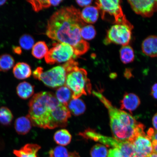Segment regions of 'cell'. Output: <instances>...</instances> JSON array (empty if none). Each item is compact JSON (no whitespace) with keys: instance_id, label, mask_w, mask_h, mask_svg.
I'll use <instances>...</instances> for the list:
<instances>
[{"instance_id":"obj_1","label":"cell","mask_w":157,"mask_h":157,"mask_svg":"<svg viewBox=\"0 0 157 157\" xmlns=\"http://www.w3.org/2000/svg\"><path fill=\"white\" fill-rule=\"evenodd\" d=\"M27 115L33 125L44 129L66 127L71 117L67 106L59 102L51 92L35 94L29 101Z\"/></svg>"},{"instance_id":"obj_2","label":"cell","mask_w":157,"mask_h":157,"mask_svg":"<svg viewBox=\"0 0 157 157\" xmlns=\"http://www.w3.org/2000/svg\"><path fill=\"white\" fill-rule=\"evenodd\" d=\"M86 25L80 10L71 6L58 10L50 17L46 34L49 38L69 44L74 50L85 41L82 38L80 31Z\"/></svg>"},{"instance_id":"obj_3","label":"cell","mask_w":157,"mask_h":157,"mask_svg":"<svg viewBox=\"0 0 157 157\" xmlns=\"http://www.w3.org/2000/svg\"><path fill=\"white\" fill-rule=\"evenodd\" d=\"M93 93L108 110L111 131L115 139L130 142L137 135L144 132V125L137 122L132 116L114 107L100 92L93 91Z\"/></svg>"},{"instance_id":"obj_4","label":"cell","mask_w":157,"mask_h":157,"mask_svg":"<svg viewBox=\"0 0 157 157\" xmlns=\"http://www.w3.org/2000/svg\"><path fill=\"white\" fill-rule=\"evenodd\" d=\"M78 64L73 59L63 64L66 71L64 85L71 91L72 99H78L82 95L91 93V84L88 78L87 72L78 67Z\"/></svg>"},{"instance_id":"obj_5","label":"cell","mask_w":157,"mask_h":157,"mask_svg":"<svg viewBox=\"0 0 157 157\" xmlns=\"http://www.w3.org/2000/svg\"><path fill=\"white\" fill-rule=\"evenodd\" d=\"M119 0L97 1L95 4L101 13V18L115 24L131 23L124 14Z\"/></svg>"},{"instance_id":"obj_6","label":"cell","mask_w":157,"mask_h":157,"mask_svg":"<svg viewBox=\"0 0 157 157\" xmlns=\"http://www.w3.org/2000/svg\"><path fill=\"white\" fill-rule=\"evenodd\" d=\"M131 23L128 24H115L107 31L106 36L104 40V44L108 45L114 44L128 45L130 42L133 29Z\"/></svg>"},{"instance_id":"obj_7","label":"cell","mask_w":157,"mask_h":157,"mask_svg":"<svg viewBox=\"0 0 157 157\" xmlns=\"http://www.w3.org/2000/svg\"><path fill=\"white\" fill-rule=\"evenodd\" d=\"M53 47L48 51L45 56L47 63L54 64L67 62L72 59L74 56V50L70 45L64 43H56Z\"/></svg>"},{"instance_id":"obj_8","label":"cell","mask_w":157,"mask_h":157,"mask_svg":"<svg viewBox=\"0 0 157 157\" xmlns=\"http://www.w3.org/2000/svg\"><path fill=\"white\" fill-rule=\"evenodd\" d=\"M66 71L63 65L55 67L47 71L41 72L38 80L47 87L56 88L64 86L65 83Z\"/></svg>"},{"instance_id":"obj_9","label":"cell","mask_w":157,"mask_h":157,"mask_svg":"<svg viewBox=\"0 0 157 157\" xmlns=\"http://www.w3.org/2000/svg\"><path fill=\"white\" fill-rule=\"evenodd\" d=\"M128 2L135 13L143 17H151L157 11V1L130 0Z\"/></svg>"},{"instance_id":"obj_10","label":"cell","mask_w":157,"mask_h":157,"mask_svg":"<svg viewBox=\"0 0 157 157\" xmlns=\"http://www.w3.org/2000/svg\"><path fill=\"white\" fill-rule=\"evenodd\" d=\"M130 143L135 153L139 155L147 157L153 152L151 142L145 132L137 135Z\"/></svg>"},{"instance_id":"obj_11","label":"cell","mask_w":157,"mask_h":157,"mask_svg":"<svg viewBox=\"0 0 157 157\" xmlns=\"http://www.w3.org/2000/svg\"><path fill=\"white\" fill-rule=\"evenodd\" d=\"M135 154L132 144L124 142L119 148L110 149L107 157H132Z\"/></svg>"},{"instance_id":"obj_12","label":"cell","mask_w":157,"mask_h":157,"mask_svg":"<svg viewBox=\"0 0 157 157\" xmlns=\"http://www.w3.org/2000/svg\"><path fill=\"white\" fill-rule=\"evenodd\" d=\"M140 104V99L138 96L133 93H126L121 101V109L132 113V111L139 106Z\"/></svg>"},{"instance_id":"obj_13","label":"cell","mask_w":157,"mask_h":157,"mask_svg":"<svg viewBox=\"0 0 157 157\" xmlns=\"http://www.w3.org/2000/svg\"><path fill=\"white\" fill-rule=\"evenodd\" d=\"M143 52L151 57L157 56V36H149L143 41L142 45Z\"/></svg>"},{"instance_id":"obj_14","label":"cell","mask_w":157,"mask_h":157,"mask_svg":"<svg viewBox=\"0 0 157 157\" xmlns=\"http://www.w3.org/2000/svg\"><path fill=\"white\" fill-rule=\"evenodd\" d=\"M41 147L35 144H27L19 149L14 150L13 154L17 157H38L37 153Z\"/></svg>"},{"instance_id":"obj_15","label":"cell","mask_w":157,"mask_h":157,"mask_svg":"<svg viewBox=\"0 0 157 157\" xmlns=\"http://www.w3.org/2000/svg\"><path fill=\"white\" fill-rule=\"evenodd\" d=\"M33 124L30 119L27 117H21L17 118L14 123L15 129L19 135L27 134L32 128Z\"/></svg>"},{"instance_id":"obj_16","label":"cell","mask_w":157,"mask_h":157,"mask_svg":"<svg viewBox=\"0 0 157 157\" xmlns=\"http://www.w3.org/2000/svg\"><path fill=\"white\" fill-rule=\"evenodd\" d=\"M13 73L17 79L23 80L30 77L32 74L31 67L25 62H19L13 69Z\"/></svg>"},{"instance_id":"obj_17","label":"cell","mask_w":157,"mask_h":157,"mask_svg":"<svg viewBox=\"0 0 157 157\" xmlns=\"http://www.w3.org/2000/svg\"><path fill=\"white\" fill-rule=\"evenodd\" d=\"M99 16V11L97 7L88 6L81 13L82 20L85 23L93 24L97 21Z\"/></svg>"},{"instance_id":"obj_18","label":"cell","mask_w":157,"mask_h":157,"mask_svg":"<svg viewBox=\"0 0 157 157\" xmlns=\"http://www.w3.org/2000/svg\"><path fill=\"white\" fill-rule=\"evenodd\" d=\"M67 105L71 114L75 116H78L85 112L86 105L83 100L78 99H72Z\"/></svg>"},{"instance_id":"obj_19","label":"cell","mask_w":157,"mask_h":157,"mask_svg":"<svg viewBox=\"0 0 157 157\" xmlns=\"http://www.w3.org/2000/svg\"><path fill=\"white\" fill-rule=\"evenodd\" d=\"M17 93L21 99L26 100L33 95L34 93V87L30 83L26 82L20 83L17 86Z\"/></svg>"},{"instance_id":"obj_20","label":"cell","mask_w":157,"mask_h":157,"mask_svg":"<svg viewBox=\"0 0 157 157\" xmlns=\"http://www.w3.org/2000/svg\"><path fill=\"white\" fill-rule=\"evenodd\" d=\"M55 96L60 103L67 106L72 98V93L69 88L64 85L57 89Z\"/></svg>"},{"instance_id":"obj_21","label":"cell","mask_w":157,"mask_h":157,"mask_svg":"<svg viewBox=\"0 0 157 157\" xmlns=\"http://www.w3.org/2000/svg\"><path fill=\"white\" fill-rule=\"evenodd\" d=\"M54 140L61 146H66L70 144L72 139L71 135L66 129H61L55 133Z\"/></svg>"},{"instance_id":"obj_22","label":"cell","mask_w":157,"mask_h":157,"mask_svg":"<svg viewBox=\"0 0 157 157\" xmlns=\"http://www.w3.org/2000/svg\"><path fill=\"white\" fill-rule=\"evenodd\" d=\"M48 52V48L46 43L44 41H39L33 46L32 54L35 58L39 59L44 58Z\"/></svg>"},{"instance_id":"obj_23","label":"cell","mask_w":157,"mask_h":157,"mask_svg":"<svg viewBox=\"0 0 157 157\" xmlns=\"http://www.w3.org/2000/svg\"><path fill=\"white\" fill-rule=\"evenodd\" d=\"M121 59L123 63H130L134 60L135 54L132 47L126 45L123 46L120 50Z\"/></svg>"},{"instance_id":"obj_24","label":"cell","mask_w":157,"mask_h":157,"mask_svg":"<svg viewBox=\"0 0 157 157\" xmlns=\"http://www.w3.org/2000/svg\"><path fill=\"white\" fill-rule=\"evenodd\" d=\"M14 59L10 55L4 54L0 56V71H8L14 66Z\"/></svg>"},{"instance_id":"obj_25","label":"cell","mask_w":157,"mask_h":157,"mask_svg":"<svg viewBox=\"0 0 157 157\" xmlns=\"http://www.w3.org/2000/svg\"><path fill=\"white\" fill-rule=\"evenodd\" d=\"M12 113L8 108L6 107H0V123L4 126L11 125L13 119Z\"/></svg>"},{"instance_id":"obj_26","label":"cell","mask_w":157,"mask_h":157,"mask_svg":"<svg viewBox=\"0 0 157 157\" xmlns=\"http://www.w3.org/2000/svg\"><path fill=\"white\" fill-rule=\"evenodd\" d=\"M108 152L105 145L98 144L92 147L90 151V155L91 157H107Z\"/></svg>"},{"instance_id":"obj_27","label":"cell","mask_w":157,"mask_h":157,"mask_svg":"<svg viewBox=\"0 0 157 157\" xmlns=\"http://www.w3.org/2000/svg\"><path fill=\"white\" fill-rule=\"evenodd\" d=\"M80 34L82 38L86 40H91L96 36V31L95 27L92 25H86L82 28Z\"/></svg>"},{"instance_id":"obj_28","label":"cell","mask_w":157,"mask_h":157,"mask_svg":"<svg viewBox=\"0 0 157 157\" xmlns=\"http://www.w3.org/2000/svg\"><path fill=\"white\" fill-rule=\"evenodd\" d=\"M19 44L21 48L25 50H29L34 45V40L31 35H23L19 39Z\"/></svg>"},{"instance_id":"obj_29","label":"cell","mask_w":157,"mask_h":157,"mask_svg":"<svg viewBox=\"0 0 157 157\" xmlns=\"http://www.w3.org/2000/svg\"><path fill=\"white\" fill-rule=\"evenodd\" d=\"M71 152L62 146H57L49 152L50 157H70Z\"/></svg>"},{"instance_id":"obj_30","label":"cell","mask_w":157,"mask_h":157,"mask_svg":"<svg viewBox=\"0 0 157 157\" xmlns=\"http://www.w3.org/2000/svg\"><path fill=\"white\" fill-rule=\"evenodd\" d=\"M147 136L151 142L153 152L157 154V131L150 128L147 131Z\"/></svg>"},{"instance_id":"obj_31","label":"cell","mask_w":157,"mask_h":157,"mask_svg":"<svg viewBox=\"0 0 157 157\" xmlns=\"http://www.w3.org/2000/svg\"><path fill=\"white\" fill-rule=\"evenodd\" d=\"M27 2L31 4L35 11L38 12L43 9L41 1H29Z\"/></svg>"},{"instance_id":"obj_32","label":"cell","mask_w":157,"mask_h":157,"mask_svg":"<svg viewBox=\"0 0 157 157\" xmlns=\"http://www.w3.org/2000/svg\"><path fill=\"white\" fill-rule=\"evenodd\" d=\"M43 71H44V69H43V68L42 67H38L34 71V72H33V77H34L35 79H38L41 72H42Z\"/></svg>"},{"instance_id":"obj_33","label":"cell","mask_w":157,"mask_h":157,"mask_svg":"<svg viewBox=\"0 0 157 157\" xmlns=\"http://www.w3.org/2000/svg\"><path fill=\"white\" fill-rule=\"evenodd\" d=\"M93 1L91 0L90 1H76V3L80 7H83L84 6H88L91 4Z\"/></svg>"},{"instance_id":"obj_34","label":"cell","mask_w":157,"mask_h":157,"mask_svg":"<svg viewBox=\"0 0 157 157\" xmlns=\"http://www.w3.org/2000/svg\"><path fill=\"white\" fill-rule=\"evenodd\" d=\"M151 90L152 95L155 99H157V83L153 86Z\"/></svg>"},{"instance_id":"obj_35","label":"cell","mask_w":157,"mask_h":157,"mask_svg":"<svg viewBox=\"0 0 157 157\" xmlns=\"http://www.w3.org/2000/svg\"><path fill=\"white\" fill-rule=\"evenodd\" d=\"M13 51L14 53L17 55H20L22 53V50H21V47L13 46Z\"/></svg>"},{"instance_id":"obj_36","label":"cell","mask_w":157,"mask_h":157,"mask_svg":"<svg viewBox=\"0 0 157 157\" xmlns=\"http://www.w3.org/2000/svg\"><path fill=\"white\" fill-rule=\"evenodd\" d=\"M152 124L155 130L157 131V113L155 114L153 117Z\"/></svg>"},{"instance_id":"obj_37","label":"cell","mask_w":157,"mask_h":157,"mask_svg":"<svg viewBox=\"0 0 157 157\" xmlns=\"http://www.w3.org/2000/svg\"><path fill=\"white\" fill-rule=\"evenodd\" d=\"M51 5L52 6H56L59 5L61 2L63 1H50Z\"/></svg>"},{"instance_id":"obj_38","label":"cell","mask_w":157,"mask_h":157,"mask_svg":"<svg viewBox=\"0 0 157 157\" xmlns=\"http://www.w3.org/2000/svg\"><path fill=\"white\" fill-rule=\"evenodd\" d=\"M131 75V74L130 70H129V69H126L125 72V77L129 78V77H130Z\"/></svg>"},{"instance_id":"obj_39","label":"cell","mask_w":157,"mask_h":157,"mask_svg":"<svg viewBox=\"0 0 157 157\" xmlns=\"http://www.w3.org/2000/svg\"><path fill=\"white\" fill-rule=\"evenodd\" d=\"M70 157H80L78 153L76 151L71 152Z\"/></svg>"},{"instance_id":"obj_40","label":"cell","mask_w":157,"mask_h":157,"mask_svg":"<svg viewBox=\"0 0 157 157\" xmlns=\"http://www.w3.org/2000/svg\"><path fill=\"white\" fill-rule=\"evenodd\" d=\"M147 157H157V154L153 152L150 156Z\"/></svg>"},{"instance_id":"obj_41","label":"cell","mask_w":157,"mask_h":157,"mask_svg":"<svg viewBox=\"0 0 157 157\" xmlns=\"http://www.w3.org/2000/svg\"><path fill=\"white\" fill-rule=\"evenodd\" d=\"M6 2V1H0V6L4 5Z\"/></svg>"},{"instance_id":"obj_42","label":"cell","mask_w":157,"mask_h":157,"mask_svg":"<svg viewBox=\"0 0 157 157\" xmlns=\"http://www.w3.org/2000/svg\"><path fill=\"white\" fill-rule=\"evenodd\" d=\"M132 157H144L139 155H137L136 154H135L134 155H133Z\"/></svg>"},{"instance_id":"obj_43","label":"cell","mask_w":157,"mask_h":157,"mask_svg":"<svg viewBox=\"0 0 157 157\" xmlns=\"http://www.w3.org/2000/svg\"></svg>"}]
</instances>
